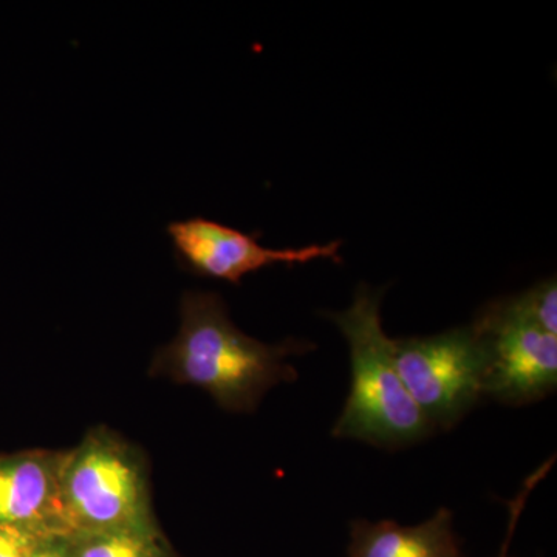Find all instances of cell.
<instances>
[{
    "label": "cell",
    "instance_id": "6da1fadb",
    "mask_svg": "<svg viewBox=\"0 0 557 557\" xmlns=\"http://www.w3.org/2000/svg\"><path fill=\"white\" fill-rule=\"evenodd\" d=\"M313 348L309 341L251 338L218 293L190 289L180 299L177 336L157 351L150 373L199 387L231 412H252L271 387L298 376L285 359Z\"/></svg>",
    "mask_w": 557,
    "mask_h": 557
},
{
    "label": "cell",
    "instance_id": "7a4b0ae2",
    "mask_svg": "<svg viewBox=\"0 0 557 557\" xmlns=\"http://www.w3.org/2000/svg\"><path fill=\"white\" fill-rule=\"evenodd\" d=\"M379 289L359 285L354 304L329 318L350 347L351 386L333 437L399 448L426 437L432 426L403 383L394 359V339L381 324Z\"/></svg>",
    "mask_w": 557,
    "mask_h": 557
},
{
    "label": "cell",
    "instance_id": "3957f363",
    "mask_svg": "<svg viewBox=\"0 0 557 557\" xmlns=\"http://www.w3.org/2000/svg\"><path fill=\"white\" fill-rule=\"evenodd\" d=\"M61 504L67 537L157 527L145 457L106 428L91 429L65 450Z\"/></svg>",
    "mask_w": 557,
    "mask_h": 557
},
{
    "label": "cell",
    "instance_id": "277c9868",
    "mask_svg": "<svg viewBox=\"0 0 557 557\" xmlns=\"http://www.w3.org/2000/svg\"><path fill=\"white\" fill-rule=\"evenodd\" d=\"M395 366L432 429H449L485 397V348L472 325L394 339Z\"/></svg>",
    "mask_w": 557,
    "mask_h": 557
},
{
    "label": "cell",
    "instance_id": "5b68a950",
    "mask_svg": "<svg viewBox=\"0 0 557 557\" xmlns=\"http://www.w3.org/2000/svg\"><path fill=\"white\" fill-rule=\"evenodd\" d=\"M472 327L485 348V397L522 406L556 391L557 335L530 321L515 298L487 304Z\"/></svg>",
    "mask_w": 557,
    "mask_h": 557
},
{
    "label": "cell",
    "instance_id": "8992f818",
    "mask_svg": "<svg viewBox=\"0 0 557 557\" xmlns=\"http://www.w3.org/2000/svg\"><path fill=\"white\" fill-rule=\"evenodd\" d=\"M166 231L183 269L233 285H240L248 274L274 265H300L319 259L343 262L339 240L304 248H267L259 244L260 233L245 234L205 218L175 220Z\"/></svg>",
    "mask_w": 557,
    "mask_h": 557
},
{
    "label": "cell",
    "instance_id": "52a82bcc",
    "mask_svg": "<svg viewBox=\"0 0 557 557\" xmlns=\"http://www.w3.org/2000/svg\"><path fill=\"white\" fill-rule=\"evenodd\" d=\"M64 453L0 454V523H16L67 539L61 504Z\"/></svg>",
    "mask_w": 557,
    "mask_h": 557
},
{
    "label": "cell",
    "instance_id": "ba28073f",
    "mask_svg": "<svg viewBox=\"0 0 557 557\" xmlns=\"http://www.w3.org/2000/svg\"><path fill=\"white\" fill-rule=\"evenodd\" d=\"M348 557H461L453 512L438 509L416 527H401L392 520H358L351 527Z\"/></svg>",
    "mask_w": 557,
    "mask_h": 557
},
{
    "label": "cell",
    "instance_id": "9c48e42d",
    "mask_svg": "<svg viewBox=\"0 0 557 557\" xmlns=\"http://www.w3.org/2000/svg\"><path fill=\"white\" fill-rule=\"evenodd\" d=\"M69 557H171L159 527L67 537Z\"/></svg>",
    "mask_w": 557,
    "mask_h": 557
},
{
    "label": "cell",
    "instance_id": "30bf717a",
    "mask_svg": "<svg viewBox=\"0 0 557 557\" xmlns=\"http://www.w3.org/2000/svg\"><path fill=\"white\" fill-rule=\"evenodd\" d=\"M519 310L545 332L557 335V284L547 278L519 296H512Z\"/></svg>",
    "mask_w": 557,
    "mask_h": 557
},
{
    "label": "cell",
    "instance_id": "8fae6325",
    "mask_svg": "<svg viewBox=\"0 0 557 557\" xmlns=\"http://www.w3.org/2000/svg\"><path fill=\"white\" fill-rule=\"evenodd\" d=\"M54 539L49 531L16 523H0V557H33Z\"/></svg>",
    "mask_w": 557,
    "mask_h": 557
},
{
    "label": "cell",
    "instance_id": "7c38bea8",
    "mask_svg": "<svg viewBox=\"0 0 557 557\" xmlns=\"http://www.w3.org/2000/svg\"><path fill=\"white\" fill-rule=\"evenodd\" d=\"M553 463H555V457L549 458L547 463L539 467L533 474L530 475L523 483L522 490L519 491L518 496H516L515 500L508 502L509 509V523H508V533L507 539H505L504 547H502L500 555L498 557H509L508 548L509 544H511V539L515 536L516 527H518V522L520 519V515H522L523 508H525L528 496H530L531 491L536 487L537 483L541 482L545 475L548 474L549 469L553 468Z\"/></svg>",
    "mask_w": 557,
    "mask_h": 557
},
{
    "label": "cell",
    "instance_id": "4fadbf2b",
    "mask_svg": "<svg viewBox=\"0 0 557 557\" xmlns=\"http://www.w3.org/2000/svg\"><path fill=\"white\" fill-rule=\"evenodd\" d=\"M33 557H69L67 539H54L53 542H50Z\"/></svg>",
    "mask_w": 557,
    "mask_h": 557
}]
</instances>
